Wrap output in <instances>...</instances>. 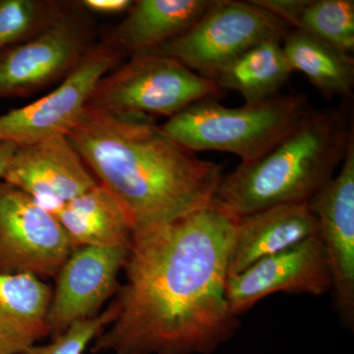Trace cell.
Instances as JSON below:
<instances>
[{
	"label": "cell",
	"instance_id": "1",
	"mask_svg": "<svg viewBox=\"0 0 354 354\" xmlns=\"http://www.w3.org/2000/svg\"><path fill=\"white\" fill-rule=\"evenodd\" d=\"M237 218L213 205L132 234L116 316L94 354H213L241 329L225 297Z\"/></svg>",
	"mask_w": 354,
	"mask_h": 354
},
{
	"label": "cell",
	"instance_id": "2",
	"mask_svg": "<svg viewBox=\"0 0 354 354\" xmlns=\"http://www.w3.org/2000/svg\"><path fill=\"white\" fill-rule=\"evenodd\" d=\"M69 141L129 216L133 232L169 225L211 205L221 165L171 138L155 118L87 106Z\"/></svg>",
	"mask_w": 354,
	"mask_h": 354
},
{
	"label": "cell",
	"instance_id": "3",
	"mask_svg": "<svg viewBox=\"0 0 354 354\" xmlns=\"http://www.w3.org/2000/svg\"><path fill=\"white\" fill-rule=\"evenodd\" d=\"M353 136L342 113L313 109L259 160L223 174L211 205L239 218L274 205L308 202L332 180Z\"/></svg>",
	"mask_w": 354,
	"mask_h": 354
},
{
	"label": "cell",
	"instance_id": "4",
	"mask_svg": "<svg viewBox=\"0 0 354 354\" xmlns=\"http://www.w3.org/2000/svg\"><path fill=\"white\" fill-rule=\"evenodd\" d=\"M312 111L304 95L278 94L241 108L208 99L191 104L162 128L193 152L234 153L248 164L278 145Z\"/></svg>",
	"mask_w": 354,
	"mask_h": 354
},
{
	"label": "cell",
	"instance_id": "5",
	"mask_svg": "<svg viewBox=\"0 0 354 354\" xmlns=\"http://www.w3.org/2000/svg\"><path fill=\"white\" fill-rule=\"evenodd\" d=\"M223 94L211 79L171 57L149 53L132 55L102 77L88 104L111 113L171 118L195 102Z\"/></svg>",
	"mask_w": 354,
	"mask_h": 354
},
{
	"label": "cell",
	"instance_id": "6",
	"mask_svg": "<svg viewBox=\"0 0 354 354\" xmlns=\"http://www.w3.org/2000/svg\"><path fill=\"white\" fill-rule=\"evenodd\" d=\"M290 30L283 21L252 1L214 0L189 30L152 53L213 80L249 48L266 39H283Z\"/></svg>",
	"mask_w": 354,
	"mask_h": 354
},
{
	"label": "cell",
	"instance_id": "7",
	"mask_svg": "<svg viewBox=\"0 0 354 354\" xmlns=\"http://www.w3.org/2000/svg\"><path fill=\"white\" fill-rule=\"evenodd\" d=\"M122 55L108 41L94 44L53 92L0 115V143L24 147L68 136L97 83L118 64Z\"/></svg>",
	"mask_w": 354,
	"mask_h": 354
},
{
	"label": "cell",
	"instance_id": "8",
	"mask_svg": "<svg viewBox=\"0 0 354 354\" xmlns=\"http://www.w3.org/2000/svg\"><path fill=\"white\" fill-rule=\"evenodd\" d=\"M80 13L62 8L38 34L0 51V100L26 97L68 76L92 48Z\"/></svg>",
	"mask_w": 354,
	"mask_h": 354
},
{
	"label": "cell",
	"instance_id": "9",
	"mask_svg": "<svg viewBox=\"0 0 354 354\" xmlns=\"http://www.w3.org/2000/svg\"><path fill=\"white\" fill-rule=\"evenodd\" d=\"M73 250L53 214L22 191L0 183V272L55 278Z\"/></svg>",
	"mask_w": 354,
	"mask_h": 354
},
{
	"label": "cell",
	"instance_id": "10",
	"mask_svg": "<svg viewBox=\"0 0 354 354\" xmlns=\"http://www.w3.org/2000/svg\"><path fill=\"white\" fill-rule=\"evenodd\" d=\"M332 286L329 259L316 235L257 261L239 274H228L225 297L232 311L241 317L272 293L321 297Z\"/></svg>",
	"mask_w": 354,
	"mask_h": 354
},
{
	"label": "cell",
	"instance_id": "11",
	"mask_svg": "<svg viewBox=\"0 0 354 354\" xmlns=\"http://www.w3.org/2000/svg\"><path fill=\"white\" fill-rule=\"evenodd\" d=\"M329 259L333 304L344 327L354 328V136L339 174L309 200Z\"/></svg>",
	"mask_w": 354,
	"mask_h": 354
},
{
	"label": "cell",
	"instance_id": "12",
	"mask_svg": "<svg viewBox=\"0 0 354 354\" xmlns=\"http://www.w3.org/2000/svg\"><path fill=\"white\" fill-rule=\"evenodd\" d=\"M129 245L85 246L72 251L55 278L48 315L50 339L72 324L99 315L104 302L118 290V274Z\"/></svg>",
	"mask_w": 354,
	"mask_h": 354
},
{
	"label": "cell",
	"instance_id": "13",
	"mask_svg": "<svg viewBox=\"0 0 354 354\" xmlns=\"http://www.w3.org/2000/svg\"><path fill=\"white\" fill-rule=\"evenodd\" d=\"M2 183L29 195L55 216L97 181L68 137H60L17 147Z\"/></svg>",
	"mask_w": 354,
	"mask_h": 354
},
{
	"label": "cell",
	"instance_id": "14",
	"mask_svg": "<svg viewBox=\"0 0 354 354\" xmlns=\"http://www.w3.org/2000/svg\"><path fill=\"white\" fill-rule=\"evenodd\" d=\"M318 221L309 202L285 203L237 218L228 274L318 235Z\"/></svg>",
	"mask_w": 354,
	"mask_h": 354
},
{
	"label": "cell",
	"instance_id": "15",
	"mask_svg": "<svg viewBox=\"0 0 354 354\" xmlns=\"http://www.w3.org/2000/svg\"><path fill=\"white\" fill-rule=\"evenodd\" d=\"M214 0H138L114 28L108 43L121 53H152L189 30Z\"/></svg>",
	"mask_w": 354,
	"mask_h": 354
},
{
	"label": "cell",
	"instance_id": "16",
	"mask_svg": "<svg viewBox=\"0 0 354 354\" xmlns=\"http://www.w3.org/2000/svg\"><path fill=\"white\" fill-rule=\"evenodd\" d=\"M51 295L38 277L0 272V354H23L50 337Z\"/></svg>",
	"mask_w": 354,
	"mask_h": 354
},
{
	"label": "cell",
	"instance_id": "17",
	"mask_svg": "<svg viewBox=\"0 0 354 354\" xmlns=\"http://www.w3.org/2000/svg\"><path fill=\"white\" fill-rule=\"evenodd\" d=\"M73 248L130 244L133 223L122 205L97 183L55 215Z\"/></svg>",
	"mask_w": 354,
	"mask_h": 354
},
{
	"label": "cell",
	"instance_id": "18",
	"mask_svg": "<svg viewBox=\"0 0 354 354\" xmlns=\"http://www.w3.org/2000/svg\"><path fill=\"white\" fill-rule=\"evenodd\" d=\"M281 39L256 44L218 72L213 81L223 92L234 91L245 104L264 101L279 94L292 73Z\"/></svg>",
	"mask_w": 354,
	"mask_h": 354
},
{
	"label": "cell",
	"instance_id": "19",
	"mask_svg": "<svg viewBox=\"0 0 354 354\" xmlns=\"http://www.w3.org/2000/svg\"><path fill=\"white\" fill-rule=\"evenodd\" d=\"M292 71L301 72L326 99L353 95L354 60L321 39L297 30H290L281 41Z\"/></svg>",
	"mask_w": 354,
	"mask_h": 354
},
{
	"label": "cell",
	"instance_id": "20",
	"mask_svg": "<svg viewBox=\"0 0 354 354\" xmlns=\"http://www.w3.org/2000/svg\"><path fill=\"white\" fill-rule=\"evenodd\" d=\"M254 4L305 32L339 48L354 50L353 0H252Z\"/></svg>",
	"mask_w": 354,
	"mask_h": 354
},
{
	"label": "cell",
	"instance_id": "21",
	"mask_svg": "<svg viewBox=\"0 0 354 354\" xmlns=\"http://www.w3.org/2000/svg\"><path fill=\"white\" fill-rule=\"evenodd\" d=\"M62 8L57 2L0 0V51L38 34Z\"/></svg>",
	"mask_w": 354,
	"mask_h": 354
},
{
	"label": "cell",
	"instance_id": "22",
	"mask_svg": "<svg viewBox=\"0 0 354 354\" xmlns=\"http://www.w3.org/2000/svg\"><path fill=\"white\" fill-rule=\"evenodd\" d=\"M115 316L116 308L113 304L99 315L72 324L50 344H35L23 354H84L88 344L113 322Z\"/></svg>",
	"mask_w": 354,
	"mask_h": 354
},
{
	"label": "cell",
	"instance_id": "23",
	"mask_svg": "<svg viewBox=\"0 0 354 354\" xmlns=\"http://www.w3.org/2000/svg\"><path fill=\"white\" fill-rule=\"evenodd\" d=\"M133 2L131 0H84L80 6L94 13L113 15L129 10Z\"/></svg>",
	"mask_w": 354,
	"mask_h": 354
},
{
	"label": "cell",
	"instance_id": "24",
	"mask_svg": "<svg viewBox=\"0 0 354 354\" xmlns=\"http://www.w3.org/2000/svg\"><path fill=\"white\" fill-rule=\"evenodd\" d=\"M17 147L10 143H0V183L2 181L4 171H6L7 165L10 162L14 152Z\"/></svg>",
	"mask_w": 354,
	"mask_h": 354
}]
</instances>
